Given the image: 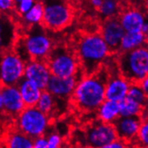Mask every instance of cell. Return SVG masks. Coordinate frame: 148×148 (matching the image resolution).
<instances>
[{"mask_svg":"<svg viewBox=\"0 0 148 148\" xmlns=\"http://www.w3.org/2000/svg\"><path fill=\"white\" fill-rule=\"evenodd\" d=\"M110 73L103 63L97 71L84 76L78 83L70 99L72 107L82 114H90L97 111L102 102L106 100V87Z\"/></svg>","mask_w":148,"mask_h":148,"instance_id":"6da1fadb","label":"cell"},{"mask_svg":"<svg viewBox=\"0 0 148 148\" xmlns=\"http://www.w3.org/2000/svg\"><path fill=\"white\" fill-rule=\"evenodd\" d=\"M73 45L79 58L84 76L97 71L110 55L108 45L100 32H82Z\"/></svg>","mask_w":148,"mask_h":148,"instance_id":"7a4b0ae2","label":"cell"},{"mask_svg":"<svg viewBox=\"0 0 148 148\" xmlns=\"http://www.w3.org/2000/svg\"><path fill=\"white\" fill-rule=\"evenodd\" d=\"M53 41L42 24L30 27L24 35L17 40L14 49L25 61L30 59L46 60L53 49Z\"/></svg>","mask_w":148,"mask_h":148,"instance_id":"3957f363","label":"cell"},{"mask_svg":"<svg viewBox=\"0 0 148 148\" xmlns=\"http://www.w3.org/2000/svg\"><path fill=\"white\" fill-rule=\"evenodd\" d=\"M116 58L120 75L130 84H139L148 75V50L145 47L120 51Z\"/></svg>","mask_w":148,"mask_h":148,"instance_id":"277c9868","label":"cell"},{"mask_svg":"<svg viewBox=\"0 0 148 148\" xmlns=\"http://www.w3.org/2000/svg\"><path fill=\"white\" fill-rule=\"evenodd\" d=\"M46 62L51 75L56 76L69 77L83 72L73 43L69 46H54L46 59Z\"/></svg>","mask_w":148,"mask_h":148,"instance_id":"5b68a950","label":"cell"},{"mask_svg":"<svg viewBox=\"0 0 148 148\" xmlns=\"http://www.w3.org/2000/svg\"><path fill=\"white\" fill-rule=\"evenodd\" d=\"M44 7L42 26L51 32H60L69 27L75 18L70 0H41Z\"/></svg>","mask_w":148,"mask_h":148,"instance_id":"8992f818","label":"cell"},{"mask_svg":"<svg viewBox=\"0 0 148 148\" xmlns=\"http://www.w3.org/2000/svg\"><path fill=\"white\" fill-rule=\"evenodd\" d=\"M82 129L85 147L106 148L111 142L119 138L113 124L104 122L99 118L86 122Z\"/></svg>","mask_w":148,"mask_h":148,"instance_id":"52a82bcc","label":"cell"},{"mask_svg":"<svg viewBox=\"0 0 148 148\" xmlns=\"http://www.w3.org/2000/svg\"><path fill=\"white\" fill-rule=\"evenodd\" d=\"M50 124L49 116L36 106L25 107L16 117L17 129L32 138L45 135Z\"/></svg>","mask_w":148,"mask_h":148,"instance_id":"ba28073f","label":"cell"},{"mask_svg":"<svg viewBox=\"0 0 148 148\" xmlns=\"http://www.w3.org/2000/svg\"><path fill=\"white\" fill-rule=\"evenodd\" d=\"M26 61L14 50L2 52L0 58V85H17L24 76Z\"/></svg>","mask_w":148,"mask_h":148,"instance_id":"9c48e42d","label":"cell"},{"mask_svg":"<svg viewBox=\"0 0 148 148\" xmlns=\"http://www.w3.org/2000/svg\"><path fill=\"white\" fill-rule=\"evenodd\" d=\"M100 33L109 47L110 55L120 51L121 41L126 33L119 17H112L101 22Z\"/></svg>","mask_w":148,"mask_h":148,"instance_id":"30bf717a","label":"cell"},{"mask_svg":"<svg viewBox=\"0 0 148 148\" xmlns=\"http://www.w3.org/2000/svg\"><path fill=\"white\" fill-rule=\"evenodd\" d=\"M84 77L83 72L69 77H59L51 75L46 90L57 98L62 100L70 99L76 85Z\"/></svg>","mask_w":148,"mask_h":148,"instance_id":"8fae6325","label":"cell"},{"mask_svg":"<svg viewBox=\"0 0 148 148\" xmlns=\"http://www.w3.org/2000/svg\"><path fill=\"white\" fill-rule=\"evenodd\" d=\"M142 122V116H119L112 124L115 127L118 137L130 146L129 144H134L136 141Z\"/></svg>","mask_w":148,"mask_h":148,"instance_id":"7c38bea8","label":"cell"},{"mask_svg":"<svg viewBox=\"0 0 148 148\" xmlns=\"http://www.w3.org/2000/svg\"><path fill=\"white\" fill-rule=\"evenodd\" d=\"M51 73L46 60L30 59L26 61L24 78L35 84L41 90H46Z\"/></svg>","mask_w":148,"mask_h":148,"instance_id":"4fadbf2b","label":"cell"},{"mask_svg":"<svg viewBox=\"0 0 148 148\" xmlns=\"http://www.w3.org/2000/svg\"><path fill=\"white\" fill-rule=\"evenodd\" d=\"M4 113L16 118L26 107L17 85H1Z\"/></svg>","mask_w":148,"mask_h":148,"instance_id":"5bb4252c","label":"cell"},{"mask_svg":"<svg viewBox=\"0 0 148 148\" xmlns=\"http://www.w3.org/2000/svg\"><path fill=\"white\" fill-rule=\"evenodd\" d=\"M119 21L126 32H141L145 23L142 9L127 5L119 15Z\"/></svg>","mask_w":148,"mask_h":148,"instance_id":"9a60e30c","label":"cell"},{"mask_svg":"<svg viewBox=\"0 0 148 148\" xmlns=\"http://www.w3.org/2000/svg\"><path fill=\"white\" fill-rule=\"evenodd\" d=\"M15 41L14 24L7 17L0 16V52L10 49Z\"/></svg>","mask_w":148,"mask_h":148,"instance_id":"2e32d148","label":"cell"},{"mask_svg":"<svg viewBox=\"0 0 148 148\" xmlns=\"http://www.w3.org/2000/svg\"><path fill=\"white\" fill-rule=\"evenodd\" d=\"M17 86H18V88L20 90L25 106L26 107L36 106L43 90H41L35 84H33L32 82L26 79L24 77L17 84Z\"/></svg>","mask_w":148,"mask_h":148,"instance_id":"e0dca14e","label":"cell"},{"mask_svg":"<svg viewBox=\"0 0 148 148\" xmlns=\"http://www.w3.org/2000/svg\"><path fill=\"white\" fill-rule=\"evenodd\" d=\"M127 6L124 0H102L101 5L97 10V14L101 21H104L112 17H119Z\"/></svg>","mask_w":148,"mask_h":148,"instance_id":"ac0fdd59","label":"cell"},{"mask_svg":"<svg viewBox=\"0 0 148 148\" xmlns=\"http://www.w3.org/2000/svg\"><path fill=\"white\" fill-rule=\"evenodd\" d=\"M120 101L105 100L97 110L98 118L104 122L112 123L119 117Z\"/></svg>","mask_w":148,"mask_h":148,"instance_id":"d6986e66","label":"cell"},{"mask_svg":"<svg viewBox=\"0 0 148 148\" xmlns=\"http://www.w3.org/2000/svg\"><path fill=\"white\" fill-rule=\"evenodd\" d=\"M44 7L41 1H37L31 9L22 15V23L25 27H32L35 25L42 24Z\"/></svg>","mask_w":148,"mask_h":148,"instance_id":"ffe728a7","label":"cell"},{"mask_svg":"<svg viewBox=\"0 0 148 148\" xmlns=\"http://www.w3.org/2000/svg\"><path fill=\"white\" fill-rule=\"evenodd\" d=\"M5 146L9 148H33V138L17 129L8 135Z\"/></svg>","mask_w":148,"mask_h":148,"instance_id":"44dd1931","label":"cell"},{"mask_svg":"<svg viewBox=\"0 0 148 148\" xmlns=\"http://www.w3.org/2000/svg\"><path fill=\"white\" fill-rule=\"evenodd\" d=\"M147 36L141 32H126L121 41L120 51L130 50L145 44ZM119 51V52H120Z\"/></svg>","mask_w":148,"mask_h":148,"instance_id":"7402d4cb","label":"cell"},{"mask_svg":"<svg viewBox=\"0 0 148 148\" xmlns=\"http://www.w3.org/2000/svg\"><path fill=\"white\" fill-rule=\"evenodd\" d=\"M144 110L145 106L127 96L120 101L119 116H142Z\"/></svg>","mask_w":148,"mask_h":148,"instance_id":"603a6c76","label":"cell"},{"mask_svg":"<svg viewBox=\"0 0 148 148\" xmlns=\"http://www.w3.org/2000/svg\"><path fill=\"white\" fill-rule=\"evenodd\" d=\"M56 99L57 98L54 95H52L48 90H43L36 107L42 112H44L45 114L50 116L57 108Z\"/></svg>","mask_w":148,"mask_h":148,"instance_id":"cb8c5ba5","label":"cell"},{"mask_svg":"<svg viewBox=\"0 0 148 148\" xmlns=\"http://www.w3.org/2000/svg\"><path fill=\"white\" fill-rule=\"evenodd\" d=\"M127 97L130 98L131 100H133L138 103H140L141 105L145 106V104H146L148 96L145 92V91L143 90L140 84H130Z\"/></svg>","mask_w":148,"mask_h":148,"instance_id":"d4e9b609","label":"cell"},{"mask_svg":"<svg viewBox=\"0 0 148 148\" xmlns=\"http://www.w3.org/2000/svg\"><path fill=\"white\" fill-rule=\"evenodd\" d=\"M135 143L139 144V146L148 147V119L143 120Z\"/></svg>","mask_w":148,"mask_h":148,"instance_id":"484cf974","label":"cell"},{"mask_svg":"<svg viewBox=\"0 0 148 148\" xmlns=\"http://www.w3.org/2000/svg\"><path fill=\"white\" fill-rule=\"evenodd\" d=\"M37 1L38 0H20L19 2L15 3L14 9L17 14L22 16L25 13H27Z\"/></svg>","mask_w":148,"mask_h":148,"instance_id":"4316f807","label":"cell"},{"mask_svg":"<svg viewBox=\"0 0 148 148\" xmlns=\"http://www.w3.org/2000/svg\"><path fill=\"white\" fill-rule=\"evenodd\" d=\"M47 138H48V148H58L62 146L63 137L61 134L54 131L49 133Z\"/></svg>","mask_w":148,"mask_h":148,"instance_id":"83f0119b","label":"cell"},{"mask_svg":"<svg viewBox=\"0 0 148 148\" xmlns=\"http://www.w3.org/2000/svg\"><path fill=\"white\" fill-rule=\"evenodd\" d=\"M15 7L14 0H0V13L9 14Z\"/></svg>","mask_w":148,"mask_h":148,"instance_id":"f1b7e54d","label":"cell"},{"mask_svg":"<svg viewBox=\"0 0 148 148\" xmlns=\"http://www.w3.org/2000/svg\"><path fill=\"white\" fill-rule=\"evenodd\" d=\"M33 148H48V138L45 135L33 138Z\"/></svg>","mask_w":148,"mask_h":148,"instance_id":"f546056e","label":"cell"},{"mask_svg":"<svg viewBox=\"0 0 148 148\" xmlns=\"http://www.w3.org/2000/svg\"><path fill=\"white\" fill-rule=\"evenodd\" d=\"M127 5L134 6L140 9H145V3L146 0H124Z\"/></svg>","mask_w":148,"mask_h":148,"instance_id":"4dcf8cb0","label":"cell"},{"mask_svg":"<svg viewBox=\"0 0 148 148\" xmlns=\"http://www.w3.org/2000/svg\"><path fill=\"white\" fill-rule=\"evenodd\" d=\"M141 85V87L143 88V90L145 91V92L146 93V95L148 96V75L145 78V79L139 84Z\"/></svg>","mask_w":148,"mask_h":148,"instance_id":"1f68e13d","label":"cell"},{"mask_svg":"<svg viewBox=\"0 0 148 148\" xmlns=\"http://www.w3.org/2000/svg\"><path fill=\"white\" fill-rule=\"evenodd\" d=\"M4 112V106H3V98H2V91L1 85H0V114Z\"/></svg>","mask_w":148,"mask_h":148,"instance_id":"d6a6232c","label":"cell"},{"mask_svg":"<svg viewBox=\"0 0 148 148\" xmlns=\"http://www.w3.org/2000/svg\"><path fill=\"white\" fill-rule=\"evenodd\" d=\"M145 10L146 12H148V0H146L145 3Z\"/></svg>","mask_w":148,"mask_h":148,"instance_id":"836d02e7","label":"cell"},{"mask_svg":"<svg viewBox=\"0 0 148 148\" xmlns=\"http://www.w3.org/2000/svg\"><path fill=\"white\" fill-rule=\"evenodd\" d=\"M145 48L147 49V50H148V37L146 38V40H145Z\"/></svg>","mask_w":148,"mask_h":148,"instance_id":"e575fe53","label":"cell"},{"mask_svg":"<svg viewBox=\"0 0 148 148\" xmlns=\"http://www.w3.org/2000/svg\"><path fill=\"white\" fill-rule=\"evenodd\" d=\"M14 1H15V3H17V2H19L20 0H14Z\"/></svg>","mask_w":148,"mask_h":148,"instance_id":"d590c367","label":"cell"}]
</instances>
